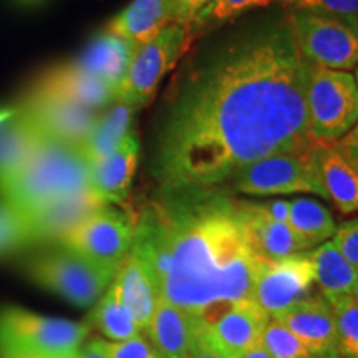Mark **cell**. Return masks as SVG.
Masks as SVG:
<instances>
[{
  "instance_id": "1",
  "label": "cell",
  "mask_w": 358,
  "mask_h": 358,
  "mask_svg": "<svg viewBox=\"0 0 358 358\" xmlns=\"http://www.w3.org/2000/svg\"><path fill=\"white\" fill-rule=\"evenodd\" d=\"M307 70L285 13L198 53L169 90L159 124L161 189H213L259 159L315 146Z\"/></svg>"
},
{
  "instance_id": "2",
  "label": "cell",
  "mask_w": 358,
  "mask_h": 358,
  "mask_svg": "<svg viewBox=\"0 0 358 358\" xmlns=\"http://www.w3.org/2000/svg\"><path fill=\"white\" fill-rule=\"evenodd\" d=\"M131 250L159 299L206 324L231 303L252 299L267 262L250 244L237 199L219 187L161 189L134 222Z\"/></svg>"
},
{
  "instance_id": "3",
  "label": "cell",
  "mask_w": 358,
  "mask_h": 358,
  "mask_svg": "<svg viewBox=\"0 0 358 358\" xmlns=\"http://www.w3.org/2000/svg\"><path fill=\"white\" fill-rule=\"evenodd\" d=\"M88 189L90 166L78 148L45 140L0 187V199L29 216L43 206Z\"/></svg>"
},
{
  "instance_id": "4",
  "label": "cell",
  "mask_w": 358,
  "mask_h": 358,
  "mask_svg": "<svg viewBox=\"0 0 358 358\" xmlns=\"http://www.w3.org/2000/svg\"><path fill=\"white\" fill-rule=\"evenodd\" d=\"M92 327L47 317L27 308H0V358L50 357L78 352L87 342Z\"/></svg>"
},
{
  "instance_id": "5",
  "label": "cell",
  "mask_w": 358,
  "mask_h": 358,
  "mask_svg": "<svg viewBox=\"0 0 358 358\" xmlns=\"http://www.w3.org/2000/svg\"><path fill=\"white\" fill-rule=\"evenodd\" d=\"M22 268L38 287L80 308L95 306L116 275V268L88 261L62 245L25 259Z\"/></svg>"
},
{
  "instance_id": "6",
  "label": "cell",
  "mask_w": 358,
  "mask_h": 358,
  "mask_svg": "<svg viewBox=\"0 0 358 358\" xmlns=\"http://www.w3.org/2000/svg\"><path fill=\"white\" fill-rule=\"evenodd\" d=\"M306 110L310 140L334 145L358 124V87L350 71L308 64Z\"/></svg>"
},
{
  "instance_id": "7",
  "label": "cell",
  "mask_w": 358,
  "mask_h": 358,
  "mask_svg": "<svg viewBox=\"0 0 358 358\" xmlns=\"http://www.w3.org/2000/svg\"><path fill=\"white\" fill-rule=\"evenodd\" d=\"M313 148L292 153H275L249 164L231 179L232 189L248 196L306 192L325 199L313 158Z\"/></svg>"
},
{
  "instance_id": "8",
  "label": "cell",
  "mask_w": 358,
  "mask_h": 358,
  "mask_svg": "<svg viewBox=\"0 0 358 358\" xmlns=\"http://www.w3.org/2000/svg\"><path fill=\"white\" fill-rule=\"evenodd\" d=\"M299 52L307 64L350 71L358 66V29L308 12H285Z\"/></svg>"
},
{
  "instance_id": "9",
  "label": "cell",
  "mask_w": 358,
  "mask_h": 358,
  "mask_svg": "<svg viewBox=\"0 0 358 358\" xmlns=\"http://www.w3.org/2000/svg\"><path fill=\"white\" fill-rule=\"evenodd\" d=\"M191 38L189 29L173 24L153 40L140 45L134 50L116 98L129 103L134 110L146 106L153 100L164 75L186 53Z\"/></svg>"
},
{
  "instance_id": "10",
  "label": "cell",
  "mask_w": 358,
  "mask_h": 358,
  "mask_svg": "<svg viewBox=\"0 0 358 358\" xmlns=\"http://www.w3.org/2000/svg\"><path fill=\"white\" fill-rule=\"evenodd\" d=\"M133 239L134 222L108 204L71 227L57 245L118 271L120 264L133 248Z\"/></svg>"
},
{
  "instance_id": "11",
  "label": "cell",
  "mask_w": 358,
  "mask_h": 358,
  "mask_svg": "<svg viewBox=\"0 0 358 358\" xmlns=\"http://www.w3.org/2000/svg\"><path fill=\"white\" fill-rule=\"evenodd\" d=\"M313 287V264L307 250L264 264L254 282L252 301L271 319H279L285 310L310 295Z\"/></svg>"
},
{
  "instance_id": "12",
  "label": "cell",
  "mask_w": 358,
  "mask_h": 358,
  "mask_svg": "<svg viewBox=\"0 0 358 358\" xmlns=\"http://www.w3.org/2000/svg\"><path fill=\"white\" fill-rule=\"evenodd\" d=\"M24 96L53 98L100 111L116 100L113 90L87 73L77 62L52 65L30 83Z\"/></svg>"
},
{
  "instance_id": "13",
  "label": "cell",
  "mask_w": 358,
  "mask_h": 358,
  "mask_svg": "<svg viewBox=\"0 0 358 358\" xmlns=\"http://www.w3.org/2000/svg\"><path fill=\"white\" fill-rule=\"evenodd\" d=\"M19 108L48 140L78 148L87 140L98 111L53 98L24 96Z\"/></svg>"
},
{
  "instance_id": "14",
  "label": "cell",
  "mask_w": 358,
  "mask_h": 358,
  "mask_svg": "<svg viewBox=\"0 0 358 358\" xmlns=\"http://www.w3.org/2000/svg\"><path fill=\"white\" fill-rule=\"evenodd\" d=\"M312 353L335 350V312L320 292H312L279 317ZM337 352V350H335Z\"/></svg>"
},
{
  "instance_id": "15",
  "label": "cell",
  "mask_w": 358,
  "mask_h": 358,
  "mask_svg": "<svg viewBox=\"0 0 358 358\" xmlns=\"http://www.w3.org/2000/svg\"><path fill=\"white\" fill-rule=\"evenodd\" d=\"M271 317L252 299L231 303L209 325L219 345L232 358L261 345L264 329Z\"/></svg>"
},
{
  "instance_id": "16",
  "label": "cell",
  "mask_w": 358,
  "mask_h": 358,
  "mask_svg": "<svg viewBox=\"0 0 358 358\" xmlns=\"http://www.w3.org/2000/svg\"><path fill=\"white\" fill-rule=\"evenodd\" d=\"M108 206L93 192V189L78 192L75 196L58 199L37 211L29 214L27 221L32 234V244L58 243L71 227L80 221Z\"/></svg>"
},
{
  "instance_id": "17",
  "label": "cell",
  "mask_w": 358,
  "mask_h": 358,
  "mask_svg": "<svg viewBox=\"0 0 358 358\" xmlns=\"http://www.w3.org/2000/svg\"><path fill=\"white\" fill-rule=\"evenodd\" d=\"M138 159L140 140L133 129L113 153L90 168V186L93 192L106 204L123 203L129 192Z\"/></svg>"
},
{
  "instance_id": "18",
  "label": "cell",
  "mask_w": 358,
  "mask_h": 358,
  "mask_svg": "<svg viewBox=\"0 0 358 358\" xmlns=\"http://www.w3.org/2000/svg\"><path fill=\"white\" fill-rule=\"evenodd\" d=\"M313 158L325 199L342 214H357L358 169L340 153L335 145H315Z\"/></svg>"
},
{
  "instance_id": "19",
  "label": "cell",
  "mask_w": 358,
  "mask_h": 358,
  "mask_svg": "<svg viewBox=\"0 0 358 358\" xmlns=\"http://www.w3.org/2000/svg\"><path fill=\"white\" fill-rule=\"evenodd\" d=\"M136 48L133 43L105 30L90 40L82 55L75 62L87 73L113 90L115 95L118 96L120 85L127 75Z\"/></svg>"
},
{
  "instance_id": "20",
  "label": "cell",
  "mask_w": 358,
  "mask_h": 358,
  "mask_svg": "<svg viewBox=\"0 0 358 358\" xmlns=\"http://www.w3.org/2000/svg\"><path fill=\"white\" fill-rule=\"evenodd\" d=\"M113 282L138 329L146 332L158 307L159 294L145 262L133 250L120 264Z\"/></svg>"
},
{
  "instance_id": "21",
  "label": "cell",
  "mask_w": 358,
  "mask_h": 358,
  "mask_svg": "<svg viewBox=\"0 0 358 358\" xmlns=\"http://www.w3.org/2000/svg\"><path fill=\"white\" fill-rule=\"evenodd\" d=\"M169 25H173L169 0H133L110 20L106 32L140 47Z\"/></svg>"
},
{
  "instance_id": "22",
  "label": "cell",
  "mask_w": 358,
  "mask_h": 358,
  "mask_svg": "<svg viewBox=\"0 0 358 358\" xmlns=\"http://www.w3.org/2000/svg\"><path fill=\"white\" fill-rule=\"evenodd\" d=\"M198 317L159 299L146 329L148 340L159 358H187Z\"/></svg>"
},
{
  "instance_id": "23",
  "label": "cell",
  "mask_w": 358,
  "mask_h": 358,
  "mask_svg": "<svg viewBox=\"0 0 358 358\" xmlns=\"http://www.w3.org/2000/svg\"><path fill=\"white\" fill-rule=\"evenodd\" d=\"M237 209L254 250L262 261H279L295 254L307 252L287 222H277L252 211L245 201L237 199Z\"/></svg>"
},
{
  "instance_id": "24",
  "label": "cell",
  "mask_w": 358,
  "mask_h": 358,
  "mask_svg": "<svg viewBox=\"0 0 358 358\" xmlns=\"http://www.w3.org/2000/svg\"><path fill=\"white\" fill-rule=\"evenodd\" d=\"M134 111L136 110L129 103L116 98L105 110V113L98 115L87 140L78 146L80 155L83 156L90 168L113 153L116 148L127 140L128 134L133 131L131 123Z\"/></svg>"
},
{
  "instance_id": "25",
  "label": "cell",
  "mask_w": 358,
  "mask_h": 358,
  "mask_svg": "<svg viewBox=\"0 0 358 358\" xmlns=\"http://www.w3.org/2000/svg\"><path fill=\"white\" fill-rule=\"evenodd\" d=\"M45 140L48 138L19 108V113L0 128V187L24 166Z\"/></svg>"
},
{
  "instance_id": "26",
  "label": "cell",
  "mask_w": 358,
  "mask_h": 358,
  "mask_svg": "<svg viewBox=\"0 0 358 358\" xmlns=\"http://www.w3.org/2000/svg\"><path fill=\"white\" fill-rule=\"evenodd\" d=\"M308 256L313 264V280L327 301L352 295L358 282V271L332 239L308 250Z\"/></svg>"
},
{
  "instance_id": "27",
  "label": "cell",
  "mask_w": 358,
  "mask_h": 358,
  "mask_svg": "<svg viewBox=\"0 0 358 358\" xmlns=\"http://www.w3.org/2000/svg\"><path fill=\"white\" fill-rule=\"evenodd\" d=\"M287 224L306 250L319 248L320 244L332 239L338 227L329 208L308 198L289 201Z\"/></svg>"
},
{
  "instance_id": "28",
  "label": "cell",
  "mask_w": 358,
  "mask_h": 358,
  "mask_svg": "<svg viewBox=\"0 0 358 358\" xmlns=\"http://www.w3.org/2000/svg\"><path fill=\"white\" fill-rule=\"evenodd\" d=\"M88 325L100 330L105 340L110 342H120L143 334L120 297L115 282H111L110 287L92 307Z\"/></svg>"
},
{
  "instance_id": "29",
  "label": "cell",
  "mask_w": 358,
  "mask_h": 358,
  "mask_svg": "<svg viewBox=\"0 0 358 358\" xmlns=\"http://www.w3.org/2000/svg\"><path fill=\"white\" fill-rule=\"evenodd\" d=\"M274 0H211L192 20L189 27L191 37L196 34H203V30L216 29L252 8L267 7Z\"/></svg>"
},
{
  "instance_id": "30",
  "label": "cell",
  "mask_w": 358,
  "mask_h": 358,
  "mask_svg": "<svg viewBox=\"0 0 358 358\" xmlns=\"http://www.w3.org/2000/svg\"><path fill=\"white\" fill-rule=\"evenodd\" d=\"M335 312V350L342 358H358V306L352 295L329 301Z\"/></svg>"
},
{
  "instance_id": "31",
  "label": "cell",
  "mask_w": 358,
  "mask_h": 358,
  "mask_svg": "<svg viewBox=\"0 0 358 358\" xmlns=\"http://www.w3.org/2000/svg\"><path fill=\"white\" fill-rule=\"evenodd\" d=\"M30 245L34 244L27 216L7 201L0 199V257Z\"/></svg>"
},
{
  "instance_id": "32",
  "label": "cell",
  "mask_w": 358,
  "mask_h": 358,
  "mask_svg": "<svg viewBox=\"0 0 358 358\" xmlns=\"http://www.w3.org/2000/svg\"><path fill=\"white\" fill-rule=\"evenodd\" d=\"M261 347L272 358H308L312 352L279 319H271L264 329Z\"/></svg>"
},
{
  "instance_id": "33",
  "label": "cell",
  "mask_w": 358,
  "mask_h": 358,
  "mask_svg": "<svg viewBox=\"0 0 358 358\" xmlns=\"http://www.w3.org/2000/svg\"><path fill=\"white\" fill-rule=\"evenodd\" d=\"M285 12H308L347 22L358 29V0H280Z\"/></svg>"
},
{
  "instance_id": "34",
  "label": "cell",
  "mask_w": 358,
  "mask_h": 358,
  "mask_svg": "<svg viewBox=\"0 0 358 358\" xmlns=\"http://www.w3.org/2000/svg\"><path fill=\"white\" fill-rule=\"evenodd\" d=\"M101 348L105 358H155L153 347L143 334L120 342L101 338Z\"/></svg>"
},
{
  "instance_id": "35",
  "label": "cell",
  "mask_w": 358,
  "mask_h": 358,
  "mask_svg": "<svg viewBox=\"0 0 358 358\" xmlns=\"http://www.w3.org/2000/svg\"><path fill=\"white\" fill-rule=\"evenodd\" d=\"M187 358H232L224 348L219 345V342L214 338V335L209 329V325L204 320L198 319L192 332L189 352Z\"/></svg>"
},
{
  "instance_id": "36",
  "label": "cell",
  "mask_w": 358,
  "mask_h": 358,
  "mask_svg": "<svg viewBox=\"0 0 358 358\" xmlns=\"http://www.w3.org/2000/svg\"><path fill=\"white\" fill-rule=\"evenodd\" d=\"M332 241L340 252L347 257V261L358 271V216L340 224Z\"/></svg>"
},
{
  "instance_id": "37",
  "label": "cell",
  "mask_w": 358,
  "mask_h": 358,
  "mask_svg": "<svg viewBox=\"0 0 358 358\" xmlns=\"http://www.w3.org/2000/svg\"><path fill=\"white\" fill-rule=\"evenodd\" d=\"M211 0H169L173 12V24L189 29L196 15L208 6Z\"/></svg>"
},
{
  "instance_id": "38",
  "label": "cell",
  "mask_w": 358,
  "mask_h": 358,
  "mask_svg": "<svg viewBox=\"0 0 358 358\" xmlns=\"http://www.w3.org/2000/svg\"><path fill=\"white\" fill-rule=\"evenodd\" d=\"M252 211L261 214V216L271 219L277 222H287L289 217V201L287 199H271L264 203H256V201H245Z\"/></svg>"
},
{
  "instance_id": "39",
  "label": "cell",
  "mask_w": 358,
  "mask_h": 358,
  "mask_svg": "<svg viewBox=\"0 0 358 358\" xmlns=\"http://www.w3.org/2000/svg\"><path fill=\"white\" fill-rule=\"evenodd\" d=\"M334 145L358 169V124Z\"/></svg>"
},
{
  "instance_id": "40",
  "label": "cell",
  "mask_w": 358,
  "mask_h": 358,
  "mask_svg": "<svg viewBox=\"0 0 358 358\" xmlns=\"http://www.w3.org/2000/svg\"><path fill=\"white\" fill-rule=\"evenodd\" d=\"M80 358H105L101 348V338L95 337L87 340L83 347L80 348Z\"/></svg>"
},
{
  "instance_id": "41",
  "label": "cell",
  "mask_w": 358,
  "mask_h": 358,
  "mask_svg": "<svg viewBox=\"0 0 358 358\" xmlns=\"http://www.w3.org/2000/svg\"><path fill=\"white\" fill-rule=\"evenodd\" d=\"M19 113V106H0V128Z\"/></svg>"
},
{
  "instance_id": "42",
  "label": "cell",
  "mask_w": 358,
  "mask_h": 358,
  "mask_svg": "<svg viewBox=\"0 0 358 358\" xmlns=\"http://www.w3.org/2000/svg\"><path fill=\"white\" fill-rule=\"evenodd\" d=\"M10 2L20 8H37L43 6V3H47L48 0H10Z\"/></svg>"
},
{
  "instance_id": "43",
  "label": "cell",
  "mask_w": 358,
  "mask_h": 358,
  "mask_svg": "<svg viewBox=\"0 0 358 358\" xmlns=\"http://www.w3.org/2000/svg\"><path fill=\"white\" fill-rule=\"evenodd\" d=\"M237 358H272V357L268 355V353H267L266 350H264V348H262L261 345H257V347L250 348V350L243 353V355L237 357Z\"/></svg>"
},
{
  "instance_id": "44",
  "label": "cell",
  "mask_w": 358,
  "mask_h": 358,
  "mask_svg": "<svg viewBox=\"0 0 358 358\" xmlns=\"http://www.w3.org/2000/svg\"><path fill=\"white\" fill-rule=\"evenodd\" d=\"M308 358H342L337 352H320V353H312Z\"/></svg>"
},
{
  "instance_id": "45",
  "label": "cell",
  "mask_w": 358,
  "mask_h": 358,
  "mask_svg": "<svg viewBox=\"0 0 358 358\" xmlns=\"http://www.w3.org/2000/svg\"><path fill=\"white\" fill-rule=\"evenodd\" d=\"M30 358H80V350L71 353H62V355H50V357H30Z\"/></svg>"
},
{
  "instance_id": "46",
  "label": "cell",
  "mask_w": 358,
  "mask_h": 358,
  "mask_svg": "<svg viewBox=\"0 0 358 358\" xmlns=\"http://www.w3.org/2000/svg\"><path fill=\"white\" fill-rule=\"evenodd\" d=\"M352 299H353V302H355L358 306V282H357L355 289H353V292H352Z\"/></svg>"
},
{
  "instance_id": "47",
  "label": "cell",
  "mask_w": 358,
  "mask_h": 358,
  "mask_svg": "<svg viewBox=\"0 0 358 358\" xmlns=\"http://www.w3.org/2000/svg\"><path fill=\"white\" fill-rule=\"evenodd\" d=\"M353 78H355V82H357V87H358V66L355 69V73H353Z\"/></svg>"
},
{
  "instance_id": "48",
  "label": "cell",
  "mask_w": 358,
  "mask_h": 358,
  "mask_svg": "<svg viewBox=\"0 0 358 358\" xmlns=\"http://www.w3.org/2000/svg\"><path fill=\"white\" fill-rule=\"evenodd\" d=\"M155 358H159V357H158V355H156V353H155Z\"/></svg>"
}]
</instances>
